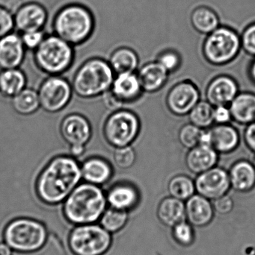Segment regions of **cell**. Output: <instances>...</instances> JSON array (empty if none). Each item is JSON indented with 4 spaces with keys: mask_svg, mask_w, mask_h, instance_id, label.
Masks as SVG:
<instances>
[{
    "mask_svg": "<svg viewBox=\"0 0 255 255\" xmlns=\"http://www.w3.org/2000/svg\"><path fill=\"white\" fill-rule=\"evenodd\" d=\"M82 179L81 165L75 157L57 156L39 174L36 193L44 203L57 205L67 199Z\"/></svg>",
    "mask_w": 255,
    "mask_h": 255,
    "instance_id": "6da1fadb",
    "label": "cell"
},
{
    "mask_svg": "<svg viewBox=\"0 0 255 255\" xmlns=\"http://www.w3.org/2000/svg\"><path fill=\"white\" fill-rule=\"evenodd\" d=\"M94 28L95 19L92 11L81 3H68L60 7L52 20L53 34L73 46L88 41Z\"/></svg>",
    "mask_w": 255,
    "mask_h": 255,
    "instance_id": "7a4b0ae2",
    "label": "cell"
},
{
    "mask_svg": "<svg viewBox=\"0 0 255 255\" xmlns=\"http://www.w3.org/2000/svg\"><path fill=\"white\" fill-rule=\"evenodd\" d=\"M106 204V195L100 186L84 182L64 200V216L73 224H91L102 217Z\"/></svg>",
    "mask_w": 255,
    "mask_h": 255,
    "instance_id": "3957f363",
    "label": "cell"
},
{
    "mask_svg": "<svg viewBox=\"0 0 255 255\" xmlns=\"http://www.w3.org/2000/svg\"><path fill=\"white\" fill-rule=\"evenodd\" d=\"M115 72L109 61L100 58L87 60L79 67L72 81L73 93L82 99L101 97L112 88Z\"/></svg>",
    "mask_w": 255,
    "mask_h": 255,
    "instance_id": "277c9868",
    "label": "cell"
},
{
    "mask_svg": "<svg viewBox=\"0 0 255 255\" xmlns=\"http://www.w3.org/2000/svg\"><path fill=\"white\" fill-rule=\"evenodd\" d=\"M74 46L52 34L46 35L34 51V60L39 70L49 76H60L70 69L74 60Z\"/></svg>",
    "mask_w": 255,
    "mask_h": 255,
    "instance_id": "5b68a950",
    "label": "cell"
},
{
    "mask_svg": "<svg viewBox=\"0 0 255 255\" xmlns=\"http://www.w3.org/2000/svg\"><path fill=\"white\" fill-rule=\"evenodd\" d=\"M5 244L20 253H31L42 248L47 239V231L42 223L31 219H16L4 229Z\"/></svg>",
    "mask_w": 255,
    "mask_h": 255,
    "instance_id": "8992f818",
    "label": "cell"
},
{
    "mask_svg": "<svg viewBox=\"0 0 255 255\" xmlns=\"http://www.w3.org/2000/svg\"><path fill=\"white\" fill-rule=\"evenodd\" d=\"M241 36L233 28L219 26L208 34L203 43L204 57L210 64L223 66L229 64L239 55Z\"/></svg>",
    "mask_w": 255,
    "mask_h": 255,
    "instance_id": "52a82bcc",
    "label": "cell"
},
{
    "mask_svg": "<svg viewBox=\"0 0 255 255\" xmlns=\"http://www.w3.org/2000/svg\"><path fill=\"white\" fill-rule=\"evenodd\" d=\"M112 243L109 232L97 225H80L72 231L69 247L75 255H103Z\"/></svg>",
    "mask_w": 255,
    "mask_h": 255,
    "instance_id": "ba28073f",
    "label": "cell"
},
{
    "mask_svg": "<svg viewBox=\"0 0 255 255\" xmlns=\"http://www.w3.org/2000/svg\"><path fill=\"white\" fill-rule=\"evenodd\" d=\"M141 124L136 114L130 111L114 112L106 120L103 135L106 142L114 148L130 145L139 136Z\"/></svg>",
    "mask_w": 255,
    "mask_h": 255,
    "instance_id": "9c48e42d",
    "label": "cell"
},
{
    "mask_svg": "<svg viewBox=\"0 0 255 255\" xmlns=\"http://www.w3.org/2000/svg\"><path fill=\"white\" fill-rule=\"evenodd\" d=\"M73 93L68 81L59 76H49L37 91L40 108L47 113L61 112L70 103Z\"/></svg>",
    "mask_w": 255,
    "mask_h": 255,
    "instance_id": "30bf717a",
    "label": "cell"
},
{
    "mask_svg": "<svg viewBox=\"0 0 255 255\" xmlns=\"http://www.w3.org/2000/svg\"><path fill=\"white\" fill-rule=\"evenodd\" d=\"M198 194L207 199H219L227 194L231 188L229 172L223 168L214 166L199 174L195 181Z\"/></svg>",
    "mask_w": 255,
    "mask_h": 255,
    "instance_id": "8fae6325",
    "label": "cell"
},
{
    "mask_svg": "<svg viewBox=\"0 0 255 255\" xmlns=\"http://www.w3.org/2000/svg\"><path fill=\"white\" fill-rule=\"evenodd\" d=\"M200 100L197 87L190 81H184L172 87L166 97L168 109L176 116L189 115Z\"/></svg>",
    "mask_w": 255,
    "mask_h": 255,
    "instance_id": "7c38bea8",
    "label": "cell"
},
{
    "mask_svg": "<svg viewBox=\"0 0 255 255\" xmlns=\"http://www.w3.org/2000/svg\"><path fill=\"white\" fill-rule=\"evenodd\" d=\"M15 29L18 32L43 30L48 19L46 7L37 1H27L13 12Z\"/></svg>",
    "mask_w": 255,
    "mask_h": 255,
    "instance_id": "4fadbf2b",
    "label": "cell"
},
{
    "mask_svg": "<svg viewBox=\"0 0 255 255\" xmlns=\"http://www.w3.org/2000/svg\"><path fill=\"white\" fill-rule=\"evenodd\" d=\"M60 133L70 146H85L92 136V128L85 117L71 114L61 121Z\"/></svg>",
    "mask_w": 255,
    "mask_h": 255,
    "instance_id": "5bb4252c",
    "label": "cell"
},
{
    "mask_svg": "<svg viewBox=\"0 0 255 255\" xmlns=\"http://www.w3.org/2000/svg\"><path fill=\"white\" fill-rule=\"evenodd\" d=\"M239 94V86L235 79L229 76L214 78L206 89L207 101L214 107L229 106Z\"/></svg>",
    "mask_w": 255,
    "mask_h": 255,
    "instance_id": "9a60e30c",
    "label": "cell"
},
{
    "mask_svg": "<svg viewBox=\"0 0 255 255\" xmlns=\"http://www.w3.org/2000/svg\"><path fill=\"white\" fill-rule=\"evenodd\" d=\"M25 49L19 33L14 31L0 38V69L19 68L25 59Z\"/></svg>",
    "mask_w": 255,
    "mask_h": 255,
    "instance_id": "2e32d148",
    "label": "cell"
},
{
    "mask_svg": "<svg viewBox=\"0 0 255 255\" xmlns=\"http://www.w3.org/2000/svg\"><path fill=\"white\" fill-rule=\"evenodd\" d=\"M209 145L218 153L228 154L235 151L241 142V136L236 128L227 124H217L208 128Z\"/></svg>",
    "mask_w": 255,
    "mask_h": 255,
    "instance_id": "e0dca14e",
    "label": "cell"
},
{
    "mask_svg": "<svg viewBox=\"0 0 255 255\" xmlns=\"http://www.w3.org/2000/svg\"><path fill=\"white\" fill-rule=\"evenodd\" d=\"M219 153L210 145L199 144L189 149L186 156V166L193 173L199 175L217 165Z\"/></svg>",
    "mask_w": 255,
    "mask_h": 255,
    "instance_id": "ac0fdd59",
    "label": "cell"
},
{
    "mask_svg": "<svg viewBox=\"0 0 255 255\" xmlns=\"http://www.w3.org/2000/svg\"><path fill=\"white\" fill-rule=\"evenodd\" d=\"M231 187L238 193H249L255 187V165L241 160L235 162L229 172Z\"/></svg>",
    "mask_w": 255,
    "mask_h": 255,
    "instance_id": "d6986e66",
    "label": "cell"
},
{
    "mask_svg": "<svg viewBox=\"0 0 255 255\" xmlns=\"http://www.w3.org/2000/svg\"><path fill=\"white\" fill-rule=\"evenodd\" d=\"M186 217L190 224L202 227L211 223L214 217V207L209 199L201 195H193L185 205Z\"/></svg>",
    "mask_w": 255,
    "mask_h": 255,
    "instance_id": "ffe728a7",
    "label": "cell"
},
{
    "mask_svg": "<svg viewBox=\"0 0 255 255\" xmlns=\"http://www.w3.org/2000/svg\"><path fill=\"white\" fill-rule=\"evenodd\" d=\"M169 73L157 61L145 64L137 75L142 91L147 93L160 91L166 85Z\"/></svg>",
    "mask_w": 255,
    "mask_h": 255,
    "instance_id": "44dd1931",
    "label": "cell"
},
{
    "mask_svg": "<svg viewBox=\"0 0 255 255\" xmlns=\"http://www.w3.org/2000/svg\"><path fill=\"white\" fill-rule=\"evenodd\" d=\"M82 179L85 182L101 186L112 178L113 170L109 162L100 157L87 159L81 165Z\"/></svg>",
    "mask_w": 255,
    "mask_h": 255,
    "instance_id": "7402d4cb",
    "label": "cell"
},
{
    "mask_svg": "<svg viewBox=\"0 0 255 255\" xmlns=\"http://www.w3.org/2000/svg\"><path fill=\"white\" fill-rule=\"evenodd\" d=\"M110 91L123 103H127L137 100L142 89L137 75L124 73L115 77Z\"/></svg>",
    "mask_w": 255,
    "mask_h": 255,
    "instance_id": "603a6c76",
    "label": "cell"
},
{
    "mask_svg": "<svg viewBox=\"0 0 255 255\" xmlns=\"http://www.w3.org/2000/svg\"><path fill=\"white\" fill-rule=\"evenodd\" d=\"M229 107L232 120L237 124L247 126L255 121L254 93H239Z\"/></svg>",
    "mask_w": 255,
    "mask_h": 255,
    "instance_id": "cb8c5ba5",
    "label": "cell"
},
{
    "mask_svg": "<svg viewBox=\"0 0 255 255\" xmlns=\"http://www.w3.org/2000/svg\"><path fill=\"white\" fill-rule=\"evenodd\" d=\"M26 76L19 68L0 71V96L12 99L26 88Z\"/></svg>",
    "mask_w": 255,
    "mask_h": 255,
    "instance_id": "d4e9b609",
    "label": "cell"
},
{
    "mask_svg": "<svg viewBox=\"0 0 255 255\" xmlns=\"http://www.w3.org/2000/svg\"><path fill=\"white\" fill-rule=\"evenodd\" d=\"M157 214L163 224L174 228L185 220V205L183 201L172 196L166 198L160 202Z\"/></svg>",
    "mask_w": 255,
    "mask_h": 255,
    "instance_id": "484cf974",
    "label": "cell"
},
{
    "mask_svg": "<svg viewBox=\"0 0 255 255\" xmlns=\"http://www.w3.org/2000/svg\"><path fill=\"white\" fill-rule=\"evenodd\" d=\"M137 190L129 184H118L110 189L106 195L108 203L112 208L127 211L138 202Z\"/></svg>",
    "mask_w": 255,
    "mask_h": 255,
    "instance_id": "4316f807",
    "label": "cell"
},
{
    "mask_svg": "<svg viewBox=\"0 0 255 255\" xmlns=\"http://www.w3.org/2000/svg\"><path fill=\"white\" fill-rule=\"evenodd\" d=\"M109 63L117 74L134 73L139 67V57L133 49L129 47H120L112 52Z\"/></svg>",
    "mask_w": 255,
    "mask_h": 255,
    "instance_id": "83f0119b",
    "label": "cell"
},
{
    "mask_svg": "<svg viewBox=\"0 0 255 255\" xmlns=\"http://www.w3.org/2000/svg\"><path fill=\"white\" fill-rule=\"evenodd\" d=\"M193 28L204 34H209L220 26V18L217 12L208 6H199L191 13Z\"/></svg>",
    "mask_w": 255,
    "mask_h": 255,
    "instance_id": "f1b7e54d",
    "label": "cell"
},
{
    "mask_svg": "<svg viewBox=\"0 0 255 255\" xmlns=\"http://www.w3.org/2000/svg\"><path fill=\"white\" fill-rule=\"evenodd\" d=\"M11 106L18 115L29 116L40 108L37 91L25 88L11 99Z\"/></svg>",
    "mask_w": 255,
    "mask_h": 255,
    "instance_id": "f546056e",
    "label": "cell"
},
{
    "mask_svg": "<svg viewBox=\"0 0 255 255\" xmlns=\"http://www.w3.org/2000/svg\"><path fill=\"white\" fill-rule=\"evenodd\" d=\"M214 109L209 102L199 101L189 113L190 123L200 128H208L214 123Z\"/></svg>",
    "mask_w": 255,
    "mask_h": 255,
    "instance_id": "4dcf8cb0",
    "label": "cell"
},
{
    "mask_svg": "<svg viewBox=\"0 0 255 255\" xmlns=\"http://www.w3.org/2000/svg\"><path fill=\"white\" fill-rule=\"evenodd\" d=\"M168 190L172 197L181 201L187 200L196 191L195 181L187 175H176L169 181Z\"/></svg>",
    "mask_w": 255,
    "mask_h": 255,
    "instance_id": "1f68e13d",
    "label": "cell"
},
{
    "mask_svg": "<svg viewBox=\"0 0 255 255\" xmlns=\"http://www.w3.org/2000/svg\"><path fill=\"white\" fill-rule=\"evenodd\" d=\"M127 218V211L111 208L103 213L100 219V224L109 233H115L125 226Z\"/></svg>",
    "mask_w": 255,
    "mask_h": 255,
    "instance_id": "d6a6232c",
    "label": "cell"
},
{
    "mask_svg": "<svg viewBox=\"0 0 255 255\" xmlns=\"http://www.w3.org/2000/svg\"><path fill=\"white\" fill-rule=\"evenodd\" d=\"M202 131L203 129L196 127L190 123L186 124L180 129L178 139L184 148L190 149L200 144Z\"/></svg>",
    "mask_w": 255,
    "mask_h": 255,
    "instance_id": "836d02e7",
    "label": "cell"
},
{
    "mask_svg": "<svg viewBox=\"0 0 255 255\" xmlns=\"http://www.w3.org/2000/svg\"><path fill=\"white\" fill-rule=\"evenodd\" d=\"M113 160L120 169H130L136 162V151L131 145L116 148L114 152Z\"/></svg>",
    "mask_w": 255,
    "mask_h": 255,
    "instance_id": "e575fe53",
    "label": "cell"
},
{
    "mask_svg": "<svg viewBox=\"0 0 255 255\" xmlns=\"http://www.w3.org/2000/svg\"><path fill=\"white\" fill-rule=\"evenodd\" d=\"M14 29L13 12L5 6L0 4V38L13 32Z\"/></svg>",
    "mask_w": 255,
    "mask_h": 255,
    "instance_id": "d590c367",
    "label": "cell"
},
{
    "mask_svg": "<svg viewBox=\"0 0 255 255\" xmlns=\"http://www.w3.org/2000/svg\"><path fill=\"white\" fill-rule=\"evenodd\" d=\"M241 46L246 53L255 57V22L250 24L241 35Z\"/></svg>",
    "mask_w": 255,
    "mask_h": 255,
    "instance_id": "8d00e7d4",
    "label": "cell"
},
{
    "mask_svg": "<svg viewBox=\"0 0 255 255\" xmlns=\"http://www.w3.org/2000/svg\"><path fill=\"white\" fill-rule=\"evenodd\" d=\"M22 43L25 49L30 50H35L43 39L46 37L43 30H37V31H25V32L19 33Z\"/></svg>",
    "mask_w": 255,
    "mask_h": 255,
    "instance_id": "74e56055",
    "label": "cell"
},
{
    "mask_svg": "<svg viewBox=\"0 0 255 255\" xmlns=\"http://www.w3.org/2000/svg\"><path fill=\"white\" fill-rule=\"evenodd\" d=\"M157 61L169 73L175 71L181 65V57L178 52L172 50H166L160 54Z\"/></svg>",
    "mask_w": 255,
    "mask_h": 255,
    "instance_id": "f35d334b",
    "label": "cell"
},
{
    "mask_svg": "<svg viewBox=\"0 0 255 255\" xmlns=\"http://www.w3.org/2000/svg\"><path fill=\"white\" fill-rule=\"evenodd\" d=\"M173 235L175 240L182 245H190L193 242V229L190 225L185 222H182L174 227Z\"/></svg>",
    "mask_w": 255,
    "mask_h": 255,
    "instance_id": "ab89813d",
    "label": "cell"
},
{
    "mask_svg": "<svg viewBox=\"0 0 255 255\" xmlns=\"http://www.w3.org/2000/svg\"><path fill=\"white\" fill-rule=\"evenodd\" d=\"M214 209L220 214H227L232 211L234 208V201L227 194L214 200Z\"/></svg>",
    "mask_w": 255,
    "mask_h": 255,
    "instance_id": "60d3db41",
    "label": "cell"
},
{
    "mask_svg": "<svg viewBox=\"0 0 255 255\" xmlns=\"http://www.w3.org/2000/svg\"><path fill=\"white\" fill-rule=\"evenodd\" d=\"M230 109L228 106H217L214 109V123L227 124L232 121Z\"/></svg>",
    "mask_w": 255,
    "mask_h": 255,
    "instance_id": "b9f144b4",
    "label": "cell"
},
{
    "mask_svg": "<svg viewBox=\"0 0 255 255\" xmlns=\"http://www.w3.org/2000/svg\"><path fill=\"white\" fill-rule=\"evenodd\" d=\"M104 100V104L109 110L116 112V111L121 110L125 103H123L121 100L118 98L116 96L112 94V91L109 90L103 96Z\"/></svg>",
    "mask_w": 255,
    "mask_h": 255,
    "instance_id": "7bdbcfd3",
    "label": "cell"
},
{
    "mask_svg": "<svg viewBox=\"0 0 255 255\" xmlns=\"http://www.w3.org/2000/svg\"><path fill=\"white\" fill-rule=\"evenodd\" d=\"M244 141L247 148L255 154V121L248 124L244 133Z\"/></svg>",
    "mask_w": 255,
    "mask_h": 255,
    "instance_id": "ee69618b",
    "label": "cell"
},
{
    "mask_svg": "<svg viewBox=\"0 0 255 255\" xmlns=\"http://www.w3.org/2000/svg\"><path fill=\"white\" fill-rule=\"evenodd\" d=\"M70 155L76 158V157H81V156L84 154L85 146H77V145H74V146H70Z\"/></svg>",
    "mask_w": 255,
    "mask_h": 255,
    "instance_id": "f6af8a7d",
    "label": "cell"
},
{
    "mask_svg": "<svg viewBox=\"0 0 255 255\" xmlns=\"http://www.w3.org/2000/svg\"><path fill=\"white\" fill-rule=\"evenodd\" d=\"M249 75H250V79L255 85V57L254 60L250 64V68H249Z\"/></svg>",
    "mask_w": 255,
    "mask_h": 255,
    "instance_id": "bcb514c9",
    "label": "cell"
},
{
    "mask_svg": "<svg viewBox=\"0 0 255 255\" xmlns=\"http://www.w3.org/2000/svg\"><path fill=\"white\" fill-rule=\"evenodd\" d=\"M0 255H12L10 248L7 244H0Z\"/></svg>",
    "mask_w": 255,
    "mask_h": 255,
    "instance_id": "7dc6e473",
    "label": "cell"
},
{
    "mask_svg": "<svg viewBox=\"0 0 255 255\" xmlns=\"http://www.w3.org/2000/svg\"></svg>",
    "mask_w": 255,
    "mask_h": 255,
    "instance_id": "c3c4849f",
    "label": "cell"
}]
</instances>
